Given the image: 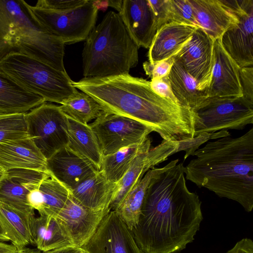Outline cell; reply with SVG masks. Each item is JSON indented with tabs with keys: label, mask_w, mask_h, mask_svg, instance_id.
Segmentation results:
<instances>
[{
	"label": "cell",
	"mask_w": 253,
	"mask_h": 253,
	"mask_svg": "<svg viewBox=\"0 0 253 253\" xmlns=\"http://www.w3.org/2000/svg\"><path fill=\"white\" fill-rule=\"evenodd\" d=\"M72 84L104 111L141 122L164 140L180 142L195 137L194 111L158 95L143 78L123 74L84 78Z\"/></svg>",
	"instance_id": "2"
},
{
	"label": "cell",
	"mask_w": 253,
	"mask_h": 253,
	"mask_svg": "<svg viewBox=\"0 0 253 253\" xmlns=\"http://www.w3.org/2000/svg\"><path fill=\"white\" fill-rule=\"evenodd\" d=\"M35 217L0 202V224L8 241L19 250L34 244L31 222Z\"/></svg>",
	"instance_id": "30"
},
{
	"label": "cell",
	"mask_w": 253,
	"mask_h": 253,
	"mask_svg": "<svg viewBox=\"0 0 253 253\" xmlns=\"http://www.w3.org/2000/svg\"><path fill=\"white\" fill-rule=\"evenodd\" d=\"M175 161V160L171 161L161 168L149 169L114 211L130 230L138 223L146 191L151 180L169 168Z\"/></svg>",
	"instance_id": "29"
},
{
	"label": "cell",
	"mask_w": 253,
	"mask_h": 253,
	"mask_svg": "<svg viewBox=\"0 0 253 253\" xmlns=\"http://www.w3.org/2000/svg\"><path fill=\"white\" fill-rule=\"evenodd\" d=\"M26 4L32 17L65 44L85 40L95 26L98 9L93 0H87L76 8L63 11Z\"/></svg>",
	"instance_id": "8"
},
{
	"label": "cell",
	"mask_w": 253,
	"mask_h": 253,
	"mask_svg": "<svg viewBox=\"0 0 253 253\" xmlns=\"http://www.w3.org/2000/svg\"><path fill=\"white\" fill-rule=\"evenodd\" d=\"M193 111L195 137L218 130L242 129L253 123V103L243 96L209 97Z\"/></svg>",
	"instance_id": "7"
},
{
	"label": "cell",
	"mask_w": 253,
	"mask_h": 253,
	"mask_svg": "<svg viewBox=\"0 0 253 253\" xmlns=\"http://www.w3.org/2000/svg\"><path fill=\"white\" fill-rule=\"evenodd\" d=\"M230 136L227 130H221L212 133H203L193 138L178 142V152L183 150L186 152L184 160L190 155H193L194 153L199 148V146L210 139H215L219 138Z\"/></svg>",
	"instance_id": "35"
},
{
	"label": "cell",
	"mask_w": 253,
	"mask_h": 253,
	"mask_svg": "<svg viewBox=\"0 0 253 253\" xmlns=\"http://www.w3.org/2000/svg\"><path fill=\"white\" fill-rule=\"evenodd\" d=\"M184 168L186 179L221 198L253 208V128L243 135L210 141Z\"/></svg>",
	"instance_id": "3"
},
{
	"label": "cell",
	"mask_w": 253,
	"mask_h": 253,
	"mask_svg": "<svg viewBox=\"0 0 253 253\" xmlns=\"http://www.w3.org/2000/svg\"><path fill=\"white\" fill-rule=\"evenodd\" d=\"M50 175L48 172L27 169L4 171L0 180V202L35 216L34 210L29 205L27 196L31 190L38 187L42 180Z\"/></svg>",
	"instance_id": "15"
},
{
	"label": "cell",
	"mask_w": 253,
	"mask_h": 253,
	"mask_svg": "<svg viewBox=\"0 0 253 253\" xmlns=\"http://www.w3.org/2000/svg\"><path fill=\"white\" fill-rule=\"evenodd\" d=\"M170 22H174L199 28L188 0H169Z\"/></svg>",
	"instance_id": "34"
},
{
	"label": "cell",
	"mask_w": 253,
	"mask_h": 253,
	"mask_svg": "<svg viewBox=\"0 0 253 253\" xmlns=\"http://www.w3.org/2000/svg\"><path fill=\"white\" fill-rule=\"evenodd\" d=\"M0 241H8L0 224Z\"/></svg>",
	"instance_id": "45"
},
{
	"label": "cell",
	"mask_w": 253,
	"mask_h": 253,
	"mask_svg": "<svg viewBox=\"0 0 253 253\" xmlns=\"http://www.w3.org/2000/svg\"><path fill=\"white\" fill-rule=\"evenodd\" d=\"M3 173L4 171H3L1 169H0V180L3 176Z\"/></svg>",
	"instance_id": "47"
},
{
	"label": "cell",
	"mask_w": 253,
	"mask_h": 253,
	"mask_svg": "<svg viewBox=\"0 0 253 253\" xmlns=\"http://www.w3.org/2000/svg\"><path fill=\"white\" fill-rule=\"evenodd\" d=\"M179 143L163 140L154 147L147 148L135 158L130 168L116 183L113 197L109 206L110 211H115L126 195L136 185L150 169L166 161L178 152Z\"/></svg>",
	"instance_id": "14"
},
{
	"label": "cell",
	"mask_w": 253,
	"mask_h": 253,
	"mask_svg": "<svg viewBox=\"0 0 253 253\" xmlns=\"http://www.w3.org/2000/svg\"><path fill=\"white\" fill-rule=\"evenodd\" d=\"M0 71L45 101L62 105L79 91L66 72L25 54L5 56L0 60Z\"/></svg>",
	"instance_id": "6"
},
{
	"label": "cell",
	"mask_w": 253,
	"mask_h": 253,
	"mask_svg": "<svg viewBox=\"0 0 253 253\" xmlns=\"http://www.w3.org/2000/svg\"><path fill=\"white\" fill-rule=\"evenodd\" d=\"M213 42L214 40L203 29L198 28L190 40L173 56L197 82L199 89L207 94L211 76Z\"/></svg>",
	"instance_id": "13"
},
{
	"label": "cell",
	"mask_w": 253,
	"mask_h": 253,
	"mask_svg": "<svg viewBox=\"0 0 253 253\" xmlns=\"http://www.w3.org/2000/svg\"><path fill=\"white\" fill-rule=\"evenodd\" d=\"M153 12L158 30L163 25L169 22V0H148Z\"/></svg>",
	"instance_id": "38"
},
{
	"label": "cell",
	"mask_w": 253,
	"mask_h": 253,
	"mask_svg": "<svg viewBox=\"0 0 253 253\" xmlns=\"http://www.w3.org/2000/svg\"><path fill=\"white\" fill-rule=\"evenodd\" d=\"M116 183L109 181L98 170L70 190V195L91 210L107 209L113 197Z\"/></svg>",
	"instance_id": "23"
},
{
	"label": "cell",
	"mask_w": 253,
	"mask_h": 253,
	"mask_svg": "<svg viewBox=\"0 0 253 253\" xmlns=\"http://www.w3.org/2000/svg\"><path fill=\"white\" fill-rule=\"evenodd\" d=\"M82 248L89 253H145L114 211L106 214L94 234Z\"/></svg>",
	"instance_id": "12"
},
{
	"label": "cell",
	"mask_w": 253,
	"mask_h": 253,
	"mask_svg": "<svg viewBox=\"0 0 253 253\" xmlns=\"http://www.w3.org/2000/svg\"><path fill=\"white\" fill-rule=\"evenodd\" d=\"M174 61L168 78L172 92L181 106L194 111L209 98L206 92L198 88L197 82L187 72L180 61Z\"/></svg>",
	"instance_id": "27"
},
{
	"label": "cell",
	"mask_w": 253,
	"mask_h": 253,
	"mask_svg": "<svg viewBox=\"0 0 253 253\" xmlns=\"http://www.w3.org/2000/svg\"><path fill=\"white\" fill-rule=\"evenodd\" d=\"M46 170L69 191L98 171L91 162L67 146L46 159Z\"/></svg>",
	"instance_id": "19"
},
{
	"label": "cell",
	"mask_w": 253,
	"mask_h": 253,
	"mask_svg": "<svg viewBox=\"0 0 253 253\" xmlns=\"http://www.w3.org/2000/svg\"><path fill=\"white\" fill-rule=\"evenodd\" d=\"M23 0H0V60L18 53L66 72L65 44L31 16Z\"/></svg>",
	"instance_id": "4"
},
{
	"label": "cell",
	"mask_w": 253,
	"mask_h": 253,
	"mask_svg": "<svg viewBox=\"0 0 253 253\" xmlns=\"http://www.w3.org/2000/svg\"><path fill=\"white\" fill-rule=\"evenodd\" d=\"M87 0H39L35 6L48 10L63 11L73 9L86 2Z\"/></svg>",
	"instance_id": "37"
},
{
	"label": "cell",
	"mask_w": 253,
	"mask_h": 253,
	"mask_svg": "<svg viewBox=\"0 0 253 253\" xmlns=\"http://www.w3.org/2000/svg\"><path fill=\"white\" fill-rule=\"evenodd\" d=\"M226 253H253V242L251 239L244 238Z\"/></svg>",
	"instance_id": "41"
},
{
	"label": "cell",
	"mask_w": 253,
	"mask_h": 253,
	"mask_svg": "<svg viewBox=\"0 0 253 253\" xmlns=\"http://www.w3.org/2000/svg\"><path fill=\"white\" fill-rule=\"evenodd\" d=\"M197 28L174 22L163 25L157 31L149 48V61L154 63L175 56L190 40Z\"/></svg>",
	"instance_id": "22"
},
{
	"label": "cell",
	"mask_w": 253,
	"mask_h": 253,
	"mask_svg": "<svg viewBox=\"0 0 253 253\" xmlns=\"http://www.w3.org/2000/svg\"><path fill=\"white\" fill-rule=\"evenodd\" d=\"M0 169L47 172L46 159L29 137L0 142Z\"/></svg>",
	"instance_id": "20"
},
{
	"label": "cell",
	"mask_w": 253,
	"mask_h": 253,
	"mask_svg": "<svg viewBox=\"0 0 253 253\" xmlns=\"http://www.w3.org/2000/svg\"><path fill=\"white\" fill-rule=\"evenodd\" d=\"M18 253H41V251L38 249H33L28 248H25L20 250Z\"/></svg>",
	"instance_id": "44"
},
{
	"label": "cell",
	"mask_w": 253,
	"mask_h": 253,
	"mask_svg": "<svg viewBox=\"0 0 253 253\" xmlns=\"http://www.w3.org/2000/svg\"><path fill=\"white\" fill-rule=\"evenodd\" d=\"M77 253H89L85 249L80 248H79Z\"/></svg>",
	"instance_id": "46"
},
{
	"label": "cell",
	"mask_w": 253,
	"mask_h": 253,
	"mask_svg": "<svg viewBox=\"0 0 253 253\" xmlns=\"http://www.w3.org/2000/svg\"><path fill=\"white\" fill-rule=\"evenodd\" d=\"M150 83L152 89L155 93L179 105L172 92L170 84L167 76L162 78L151 79Z\"/></svg>",
	"instance_id": "40"
},
{
	"label": "cell",
	"mask_w": 253,
	"mask_h": 253,
	"mask_svg": "<svg viewBox=\"0 0 253 253\" xmlns=\"http://www.w3.org/2000/svg\"><path fill=\"white\" fill-rule=\"evenodd\" d=\"M70 196L69 190L51 175L27 196L29 205L40 215L56 216Z\"/></svg>",
	"instance_id": "24"
},
{
	"label": "cell",
	"mask_w": 253,
	"mask_h": 253,
	"mask_svg": "<svg viewBox=\"0 0 253 253\" xmlns=\"http://www.w3.org/2000/svg\"><path fill=\"white\" fill-rule=\"evenodd\" d=\"M28 137L47 159L68 143V118L60 106L45 102L26 113Z\"/></svg>",
	"instance_id": "9"
},
{
	"label": "cell",
	"mask_w": 253,
	"mask_h": 253,
	"mask_svg": "<svg viewBox=\"0 0 253 253\" xmlns=\"http://www.w3.org/2000/svg\"><path fill=\"white\" fill-rule=\"evenodd\" d=\"M89 125L98 139L104 156L141 143L153 131L141 122L105 111Z\"/></svg>",
	"instance_id": "10"
},
{
	"label": "cell",
	"mask_w": 253,
	"mask_h": 253,
	"mask_svg": "<svg viewBox=\"0 0 253 253\" xmlns=\"http://www.w3.org/2000/svg\"><path fill=\"white\" fill-rule=\"evenodd\" d=\"M239 73L243 96L253 103V67L240 68Z\"/></svg>",
	"instance_id": "39"
},
{
	"label": "cell",
	"mask_w": 253,
	"mask_h": 253,
	"mask_svg": "<svg viewBox=\"0 0 253 253\" xmlns=\"http://www.w3.org/2000/svg\"><path fill=\"white\" fill-rule=\"evenodd\" d=\"M68 118L67 147L91 162L99 170L103 154L98 139L88 124Z\"/></svg>",
	"instance_id": "28"
},
{
	"label": "cell",
	"mask_w": 253,
	"mask_h": 253,
	"mask_svg": "<svg viewBox=\"0 0 253 253\" xmlns=\"http://www.w3.org/2000/svg\"><path fill=\"white\" fill-rule=\"evenodd\" d=\"M174 61L173 57L154 63L149 61L143 63L146 74L151 79L162 78L168 76Z\"/></svg>",
	"instance_id": "36"
},
{
	"label": "cell",
	"mask_w": 253,
	"mask_h": 253,
	"mask_svg": "<svg viewBox=\"0 0 253 253\" xmlns=\"http://www.w3.org/2000/svg\"><path fill=\"white\" fill-rule=\"evenodd\" d=\"M59 106L68 118L84 124L95 120L104 112L92 97L82 91H78L76 95Z\"/></svg>",
	"instance_id": "32"
},
{
	"label": "cell",
	"mask_w": 253,
	"mask_h": 253,
	"mask_svg": "<svg viewBox=\"0 0 253 253\" xmlns=\"http://www.w3.org/2000/svg\"><path fill=\"white\" fill-rule=\"evenodd\" d=\"M138 49L119 13L107 12L85 40L82 53L84 78L129 74L138 64Z\"/></svg>",
	"instance_id": "5"
},
{
	"label": "cell",
	"mask_w": 253,
	"mask_h": 253,
	"mask_svg": "<svg viewBox=\"0 0 253 253\" xmlns=\"http://www.w3.org/2000/svg\"><path fill=\"white\" fill-rule=\"evenodd\" d=\"M31 231L34 244L40 251L74 247L64 224L56 216L35 217L31 222Z\"/></svg>",
	"instance_id": "26"
},
{
	"label": "cell",
	"mask_w": 253,
	"mask_h": 253,
	"mask_svg": "<svg viewBox=\"0 0 253 253\" xmlns=\"http://www.w3.org/2000/svg\"><path fill=\"white\" fill-rule=\"evenodd\" d=\"M178 161L151 180L131 230L145 253H179L193 241L203 220L202 203L188 190Z\"/></svg>",
	"instance_id": "1"
},
{
	"label": "cell",
	"mask_w": 253,
	"mask_h": 253,
	"mask_svg": "<svg viewBox=\"0 0 253 253\" xmlns=\"http://www.w3.org/2000/svg\"><path fill=\"white\" fill-rule=\"evenodd\" d=\"M79 248L72 247L54 249L42 253H77Z\"/></svg>",
	"instance_id": "43"
},
{
	"label": "cell",
	"mask_w": 253,
	"mask_h": 253,
	"mask_svg": "<svg viewBox=\"0 0 253 253\" xmlns=\"http://www.w3.org/2000/svg\"><path fill=\"white\" fill-rule=\"evenodd\" d=\"M222 1L238 18L221 36L222 47L240 68L253 66V0Z\"/></svg>",
	"instance_id": "11"
},
{
	"label": "cell",
	"mask_w": 253,
	"mask_h": 253,
	"mask_svg": "<svg viewBox=\"0 0 253 253\" xmlns=\"http://www.w3.org/2000/svg\"><path fill=\"white\" fill-rule=\"evenodd\" d=\"M200 28L214 41L238 21L232 10L222 0H188Z\"/></svg>",
	"instance_id": "21"
},
{
	"label": "cell",
	"mask_w": 253,
	"mask_h": 253,
	"mask_svg": "<svg viewBox=\"0 0 253 253\" xmlns=\"http://www.w3.org/2000/svg\"><path fill=\"white\" fill-rule=\"evenodd\" d=\"M151 147L148 137L144 142L132 145L103 157L99 171L110 182L117 183L130 168L136 156L144 149Z\"/></svg>",
	"instance_id": "31"
},
{
	"label": "cell",
	"mask_w": 253,
	"mask_h": 253,
	"mask_svg": "<svg viewBox=\"0 0 253 253\" xmlns=\"http://www.w3.org/2000/svg\"><path fill=\"white\" fill-rule=\"evenodd\" d=\"M110 209L96 211L79 203L71 195L56 216L64 224L75 247L86 244Z\"/></svg>",
	"instance_id": "16"
},
{
	"label": "cell",
	"mask_w": 253,
	"mask_h": 253,
	"mask_svg": "<svg viewBox=\"0 0 253 253\" xmlns=\"http://www.w3.org/2000/svg\"><path fill=\"white\" fill-rule=\"evenodd\" d=\"M137 47H150L158 29L148 0H124L118 12Z\"/></svg>",
	"instance_id": "18"
},
{
	"label": "cell",
	"mask_w": 253,
	"mask_h": 253,
	"mask_svg": "<svg viewBox=\"0 0 253 253\" xmlns=\"http://www.w3.org/2000/svg\"><path fill=\"white\" fill-rule=\"evenodd\" d=\"M45 102L0 71V115L26 113Z\"/></svg>",
	"instance_id": "25"
},
{
	"label": "cell",
	"mask_w": 253,
	"mask_h": 253,
	"mask_svg": "<svg viewBox=\"0 0 253 253\" xmlns=\"http://www.w3.org/2000/svg\"><path fill=\"white\" fill-rule=\"evenodd\" d=\"M240 68L224 50L220 38L214 41L213 64L208 97H241Z\"/></svg>",
	"instance_id": "17"
},
{
	"label": "cell",
	"mask_w": 253,
	"mask_h": 253,
	"mask_svg": "<svg viewBox=\"0 0 253 253\" xmlns=\"http://www.w3.org/2000/svg\"><path fill=\"white\" fill-rule=\"evenodd\" d=\"M25 115H0V142L29 137Z\"/></svg>",
	"instance_id": "33"
},
{
	"label": "cell",
	"mask_w": 253,
	"mask_h": 253,
	"mask_svg": "<svg viewBox=\"0 0 253 253\" xmlns=\"http://www.w3.org/2000/svg\"><path fill=\"white\" fill-rule=\"evenodd\" d=\"M19 251L13 244H8L0 241V253H18Z\"/></svg>",
	"instance_id": "42"
}]
</instances>
